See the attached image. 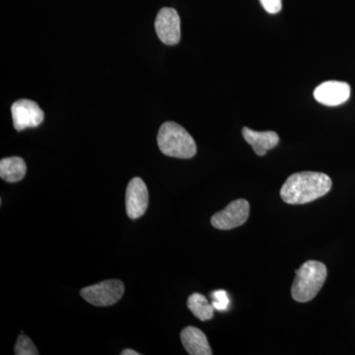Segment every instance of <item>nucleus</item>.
Listing matches in <instances>:
<instances>
[{
    "mask_svg": "<svg viewBox=\"0 0 355 355\" xmlns=\"http://www.w3.org/2000/svg\"><path fill=\"white\" fill-rule=\"evenodd\" d=\"M331 189V178L324 173H295L287 178L280 197L289 205H305L324 197Z\"/></svg>",
    "mask_w": 355,
    "mask_h": 355,
    "instance_id": "nucleus-1",
    "label": "nucleus"
},
{
    "mask_svg": "<svg viewBox=\"0 0 355 355\" xmlns=\"http://www.w3.org/2000/svg\"><path fill=\"white\" fill-rule=\"evenodd\" d=\"M291 295L299 303L309 302L321 291L328 275L327 266L321 261H308L295 270Z\"/></svg>",
    "mask_w": 355,
    "mask_h": 355,
    "instance_id": "nucleus-2",
    "label": "nucleus"
},
{
    "mask_svg": "<svg viewBox=\"0 0 355 355\" xmlns=\"http://www.w3.org/2000/svg\"><path fill=\"white\" fill-rule=\"evenodd\" d=\"M157 144L161 153L170 157L190 159L197 153V144L190 133L174 121L161 125Z\"/></svg>",
    "mask_w": 355,
    "mask_h": 355,
    "instance_id": "nucleus-3",
    "label": "nucleus"
},
{
    "mask_svg": "<svg viewBox=\"0 0 355 355\" xmlns=\"http://www.w3.org/2000/svg\"><path fill=\"white\" fill-rule=\"evenodd\" d=\"M125 293V284L119 279H109L84 287L80 294L90 304L107 307L116 304Z\"/></svg>",
    "mask_w": 355,
    "mask_h": 355,
    "instance_id": "nucleus-4",
    "label": "nucleus"
},
{
    "mask_svg": "<svg viewBox=\"0 0 355 355\" xmlns=\"http://www.w3.org/2000/svg\"><path fill=\"white\" fill-rule=\"evenodd\" d=\"M250 203L246 200H233L221 211L211 217V225L218 230H231L239 227L248 220Z\"/></svg>",
    "mask_w": 355,
    "mask_h": 355,
    "instance_id": "nucleus-5",
    "label": "nucleus"
},
{
    "mask_svg": "<svg viewBox=\"0 0 355 355\" xmlns=\"http://www.w3.org/2000/svg\"><path fill=\"white\" fill-rule=\"evenodd\" d=\"M11 114L14 128L18 132L26 128H37L44 121V114L39 105L32 100L21 99L13 103Z\"/></svg>",
    "mask_w": 355,
    "mask_h": 355,
    "instance_id": "nucleus-6",
    "label": "nucleus"
},
{
    "mask_svg": "<svg viewBox=\"0 0 355 355\" xmlns=\"http://www.w3.org/2000/svg\"><path fill=\"white\" fill-rule=\"evenodd\" d=\"M155 30L163 44L174 46L181 40V20L174 8L164 7L157 14Z\"/></svg>",
    "mask_w": 355,
    "mask_h": 355,
    "instance_id": "nucleus-7",
    "label": "nucleus"
},
{
    "mask_svg": "<svg viewBox=\"0 0 355 355\" xmlns=\"http://www.w3.org/2000/svg\"><path fill=\"white\" fill-rule=\"evenodd\" d=\"M148 190L144 180L133 178L125 191V209L128 217L137 219L146 214L148 207Z\"/></svg>",
    "mask_w": 355,
    "mask_h": 355,
    "instance_id": "nucleus-8",
    "label": "nucleus"
},
{
    "mask_svg": "<svg viewBox=\"0 0 355 355\" xmlns=\"http://www.w3.org/2000/svg\"><path fill=\"white\" fill-rule=\"evenodd\" d=\"M350 86L342 81H326L318 86L314 91V97L320 104L324 106H340L349 99Z\"/></svg>",
    "mask_w": 355,
    "mask_h": 355,
    "instance_id": "nucleus-9",
    "label": "nucleus"
},
{
    "mask_svg": "<svg viewBox=\"0 0 355 355\" xmlns=\"http://www.w3.org/2000/svg\"><path fill=\"white\" fill-rule=\"evenodd\" d=\"M242 135L245 140L253 147L258 156L266 155L268 150L279 144V137L275 132H254L249 128H243Z\"/></svg>",
    "mask_w": 355,
    "mask_h": 355,
    "instance_id": "nucleus-10",
    "label": "nucleus"
},
{
    "mask_svg": "<svg viewBox=\"0 0 355 355\" xmlns=\"http://www.w3.org/2000/svg\"><path fill=\"white\" fill-rule=\"evenodd\" d=\"M181 340L184 349L191 355H211L207 336L196 327H187L181 333Z\"/></svg>",
    "mask_w": 355,
    "mask_h": 355,
    "instance_id": "nucleus-11",
    "label": "nucleus"
},
{
    "mask_svg": "<svg viewBox=\"0 0 355 355\" xmlns=\"http://www.w3.org/2000/svg\"><path fill=\"white\" fill-rule=\"evenodd\" d=\"M27 172L25 161L20 157H8L0 161V177L8 183L23 180Z\"/></svg>",
    "mask_w": 355,
    "mask_h": 355,
    "instance_id": "nucleus-12",
    "label": "nucleus"
},
{
    "mask_svg": "<svg viewBox=\"0 0 355 355\" xmlns=\"http://www.w3.org/2000/svg\"><path fill=\"white\" fill-rule=\"evenodd\" d=\"M189 309L200 321H209L214 318V307L205 296L200 293L191 294L187 302Z\"/></svg>",
    "mask_w": 355,
    "mask_h": 355,
    "instance_id": "nucleus-13",
    "label": "nucleus"
},
{
    "mask_svg": "<svg viewBox=\"0 0 355 355\" xmlns=\"http://www.w3.org/2000/svg\"><path fill=\"white\" fill-rule=\"evenodd\" d=\"M14 354L16 355H38L39 352L31 338H28L27 336L21 335L18 336L17 343L14 347Z\"/></svg>",
    "mask_w": 355,
    "mask_h": 355,
    "instance_id": "nucleus-14",
    "label": "nucleus"
},
{
    "mask_svg": "<svg viewBox=\"0 0 355 355\" xmlns=\"http://www.w3.org/2000/svg\"><path fill=\"white\" fill-rule=\"evenodd\" d=\"M210 296H211V304L214 309L219 312H225L228 310L229 306H230V299H229L227 292L219 289V291H212Z\"/></svg>",
    "mask_w": 355,
    "mask_h": 355,
    "instance_id": "nucleus-15",
    "label": "nucleus"
},
{
    "mask_svg": "<svg viewBox=\"0 0 355 355\" xmlns=\"http://www.w3.org/2000/svg\"><path fill=\"white\" fill-rule=\"evenodd\" d=\"M261 6L268 13H279L282 10V0H260Z\"/></svg>",
    "mask_w": 355,
    "mask_h": 355,
    "instance_id": "nucleus-16",
    "label": "nucleus"
},
{
    "mask_svg": "<svg viewBox=\"0 0 355 355\" xmlns=\"http://www.w3.org/2000/svg\"><path fill=\"white\" fill-rule=\"evenodd\" d=\"M139 352L133 349H123L121 352V355H139Z\"/></svg>",
    "mask_w": 355,
    "mask_h": 355,
    "instance_id": "nucleus-17",
    "label": "nucleus"
}]
</instances>
